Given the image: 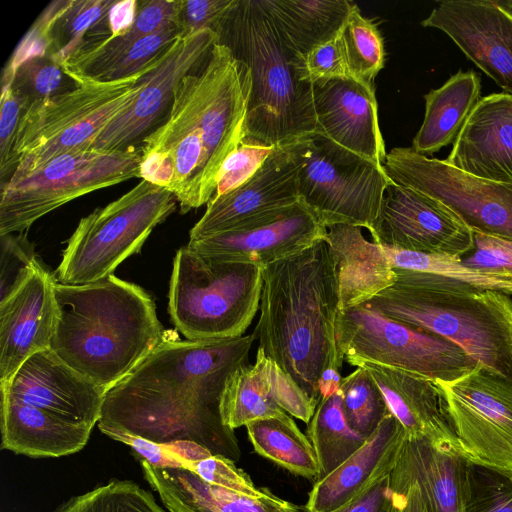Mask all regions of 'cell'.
<instances>
[{
    "mask_svg": "<svg viewBox=\"0 0 512 512\" xmlns=\"http://www.w3.org/2000/svg\"><path fill=\"white\" fill-rule=\"evenodd\" d=\"M307 432L319 465L318 480L348 459L367 439L348 424L341 390L319 400Z\"/></svg>",
    "mask_w": 512,
    "mask_h": 512,
    "instance_id": "35",
    "label": "cell"
},
{
    "mask_svg": "<svg viewBox=\"0 0 512 512\" xmlns=\"http://www.w3.org/2000/svg\"><path fill=\"white\" fill-rule=\"evenodd\" d=\"M315 133L379 165L386 160L373 83L342 76L313 83Z\"/></svg>",
    "mask_w": 512,
    "mask_h": 512,
    "instance_id": "21",
    "label": "cell"
},
{
    "mask_svg": "<svg viewBox=\"0 0 512 512\" xmlns=\"http://www.w3.org/2000/svg\"><path fill=\"white\" fill-rule=\"evenodd\" d=\"M55 297L50 349L106 391L167 338L152 297L114 274L87 284L56 280Z\"/></svg>",
    "mask_w": 512,
    "mask_h": 512,
    "instance_id": "4",
    "label": "cell"
},
{
    "mask_svg": "<svg viewBox=\"0 0 512 512\" xmlns=\"http://www.w3.org/2000/svg\"><path fill=\"white\" fill-rule=\"evenodd\" d=\"M178 201L166 188L141 180L127 193L83 217L63 250L57 281L87 284L113 274L138 253Z\"/></svg>",
    "mask_w": 512,
    "mask_h": 512,
    "instance_id": "9",
    "label": "cell"
},
{
    "mask_svg": "<svg viewBox=\"0 0 512 512\" xmlns=\"http://www.w3.org/2000/svg\"><path fill=\"white\" fill-rule=\"evenodd\" d=\"M219 43L250 69L245 139L284 146L315 133L313 84L305 80L303 56L286 45L259 0H238Z\"/></svg>",
    "mask_w": 512,
    "mask_h": 512,
    "instance_id": "6",
    "label": "cell"
},
{
    "mask_svg": "<svg viewBox=\"0 0 512 512\" xmlns=\"http://www.w3.org/2000/svg\"><path fill=\"white\" fill-rule=\"evenodd\" d=\"M157 59L143 71L115 81L66 73L77 82L75 88L25 109L16 135V169L11 178L25 176L59 155L90 149L101 131L134 101L142 76Z\"/></svg>",
    "mask_w": 512,
    "mask_h": 512,
    "instance_id": "7",
    "label": "cell"
},
{
    "mask_svg": "<svg viewBox=\"0 0 512 512\" xmlns=\"http://www.w3.org/2000/svg\"><path fill=\"white\" fill-rule=\"evenodd\" d=\"M57 512H165L154 496L130 480L113 479L75 496Z\"/></svg>",
    "mask_w": 512,
    "mask_h": 512,
    "instance_id": "38",
    "label": "cell"
},
{
    "mask_svg": "<svg viewBox=\"0 0 512 512\" xmlns=\"http://www.w3.org/2000/svg\"><path fill=\"white\" fill-rule=\"evenodd\" d=\"M180 36L181 30L172 21L133 43L92 79L115 81L131 77L147 68Z\"/></svg>",
    "mask_w": 512,
    "mask_h": 512,
    "instance_id": "42",
    "label": "cell"
},
{
    "mask_svg": "<svg viewBox=\"0 0 512 512\" xmlns=\"http://www.w3.org/2000/svg\"><path fill=\"white\" fill-rule=\"evenodd\" d=\"M381 247L461 258L474 247L473 231L445 204L392 183L369 230Z\"/></svg>",
    "mask_w": 512,
    "mask_h": 512,
    "instance_id": "16",
    "label": "cell"
},
{
    "mask_svg": "<svg viewBox=\"0 0 512 512\" xmlns=\"http://www.w3.org/2000/svg\"><path fill=\"white\" fill-rule=\"evenodd\" d=\"M114 0H57L51 18L46 56L63 64L84 47L110 37L109 12Z\"/></svg>",
    "mask_w": 512,
    "mask_h": 512,
    "instance_id": "32",
    "label": "cell"
},
{
    "mask_svg": "<svg viewBox=\"0 0 512 512\" xmlns=\"http://www.w3.org/2000/svg\"><path fill=\"white\" fill-rule=\"evenodd\" d=\"M297 166L298 194L327 227L372 228L393 183L384 165L313 133L287 145Z\"/></svg>",
    "mask_w": 512,
    "mask_h": 512,
    "instance_id": "10",
    "label": "cell"
},
{
    "mask_svg": "<svg viewBox=\"0 0 512 512\" xmlns=\"http://www.w3.org/2000/svg\"><path fill=\"white\" fill-rule=\"evenodd\" d=\"M298 166L287 145L277 146L259 170L238 188L213 196L189 232L190 240L248 226L297 203Z\"/></svg>",
    "mask_w": 512,
    "mask_h": 512,
    "instance_id": "19",
    "label": "cell"
},
{
    "mask_svg": "<svg viewBox=\"0 0 512 512\" xmlns=\"http://www.w3.org/2000/svg\"><path fill=\"white\" fill-rule=\"evenodd\" d=\"M254 334L190 341L166 338L129 375L106 391L99 430L157 444L193 441L213 455L240 458L234 430L219 405L228 376L249 364Z\"/></svg>",
    "mask_w": 512,
    "mask_h": 512,
    "instance_id": "1",
    "label": "cell"
},
{
    "mask_svg": "<svg viewBox=\"0 0 512 512\" xmlns=\"http://www.w3.org/2000/svg\"><path fill=\"white\" fill-rule=\"evenodd\" d=\"M260 316L253 334L313 401L318 380L330 367L341 370L336 341L340 308L334 260L325 239L289 258L262 267Z\"/></svg>",
    "mask_w": 512,
    "mask_h": 512,
    "instance_id": "3",
    "label": "cell"
},
{
    "mask_svg": "<svg viewBox=\"0 0 512 512\" xmlns=\"http://www.w3.org/2000/svg\"><path fill=\"white\" fill-rule=\"evenodd\" d=\"M219 39L211 29L176 39L142 76L134 101L101 131L90 149L125 150L142 141L165 118L180 81L204 64Z\"/></svg>",
    "mask_w": 512,
    "mask_h": 512,
    "instance_id": "15",
    "label": "cell"
},
{
    "mask_svg": "<svg viewBox=\"0 0 512 512\" xmlns=\"http://www.w3.org/2000/svg\"><path fill=\"white\" fill-rule=\"evenodd\" d=\"M141 149L68 152L0 188V235L25 232L62 205L96 190L140 177Z\"/></svg>",
    "mask_w": 512,
    "mask_h": 512,
    "instance_id": "11",
    "label": "cell"
},
{
    "mask_svg": "<svg viewBox=\"0 0 512 512\" xmlns=\"http://www.w3.org/2000/svg\"><path fill=\"white\" fill-rule=\"evenodd\" d=\"M0 393L1 449L31 458H55L75 454L88 443L92 427Z\"/></svg>",
    "mask_w": 512,
    "mask_h": 512,
    "instance_id": "27",
    "label": "cell"
},
{
    "mask_svg": "<svg viewBox=\"0 0 512 512\" xmlns=\"http://www.w3.org/2000/svg\"><path fill=\"white\" fill-rule=\"evenodd\" d=\"M302 68L308 83L350 76L339 36L322 43L302 57Z\"/></svg>",
    "mask_w": 512,
    "mask_h": 512,
    "instance_id": "50",
    "label": "cell"
},
{
    "mask_svg": "<svg viewBox=\"0 0 512 512\" xmlns=\"http://www.w3.org/2000/svg\"><path fill=\"white\" fill-rule=\"evenodd\" d=\"M238 0H178L174 21L182 36L204 29L217 34L237 5Z\"/></svg>",
    "mask_w": 512,
    "mask_h": 512,
    "instance_id": "45",
    "label": "cell"
},
{
    "mask_svg": "<svg viewBox=\"0 0 512 512\" xmlns=\"http://www.w3.org/2000/svg\"><path fill=\"white\" fill-rule=\"evenodd\" d=\"M54 276L41 264L0 303V383H7L30 356L50 349L58 306Z\"/></svg>",
    "mask_w": 512,
    "mask_h": 512,
    "instance_id": "23",
    "label": "cell"
},
{
    "mask_svg": "<svg viewBox=\"0 0 512 512\" xmlns=\"http://www.w3.org/2000/svg\"><path fill=\"white\" fill-rule=\"evenodd\" d=\"M358 366L371 374L389 412L402 425L408 439H428L435 444L458 447L440 382L369 361L360 362Z\"/></svg>",
    "mask_w": 512,
    "mask_h": 512,
    "instance_id": "25",
    "label": "cell"
},
{
    "mask_svg": "<svg viewBox=\"0 0 512 512\" xmlns=\"http://www.w3.org/2000/svg\"><path fill=\"white\" fill-rule=\"evenodd\" d=\"M390 482L393 491L391 512H435L424 488L402 455L390 473Z\"/></svg>",
    "mask_w": 512,
    "mask_h": 512,
    "instance_id": "49",
    "label": "cell"
},
{
    "mask_svg": "<svg viewBox=\"0 0 512 512\" xmlns=\"http://www.w3.org/2000/svg\"><path fill=\"white\" fill-rule=\"evenodd\" d=\"M327 227L301 200L260 220L198 240H189L196 253L221 262L265 267L294 256L325 239Z\"/></svg>",
    "mask_w": 512,
    "mask_h": 512,
    "instance_id": "17",
    "label": "cell"
},
{
    "mask_svg": "<svg viewBox=\"0 0 512 512\" xmlns=\"http://www.w3.org/2000/svg\"><path fill=\"white\" fill-rule=\"evenodd\" d=\"M276 147L244 139L224 161L218 174L214 196L229 193L249 180Z\"/></svg>",
    "mask_w": 512,
    "mask_h": 512,
    "instance_id": "44",
    "label": "cell"
},
{
    "mask_svg": "<svg viewBox=\"0 0 512 512\" xmlns=\"http://www.w3.org/2000/svg\"><path fill=\"white\" fill-rule=\"evenodd\" d=\"M0 178L1 184L15 172L14 145L21 117L28 104L11 85L1 87Z\"/></svg>",
    "mask_w": 512,
    "mask_h": 512,
    "instance_id": "47",
    "label": "cell"
},
{
    "mask_svg": "<svg viewBox=\"0 0 512 512\" xmlns=\"http://www.w3.org/2000/svg\"><path fill=\"white\" fill-rule=\"evenodd\" d=\"M176 10L177 0L138 1L135 20L125 33L84 47L63 64L64 71L94 78L133 43L174 21Z\"/></svg>",
    "mask_w": 512,
    "mask_h": 512,
    "instance_id": "33",
    "label": "cell"
},
{
    "mask_svg": "<svg viewBox=\"0 0 512 512\" xmlns=\"http://www.w3.org/2000/svg\"><path fill=\"white\" fill-rule=\"evenodd\" d=\"M481 82L474 71H458L424 96L425 114L411 148L424 156L454 143L480 100Z\"/></svg>",
    "mask_w": 512,
    "mask_h": 512,
    "instance_id": "29",
    "label": "cell"
},
{
    "mask_svg": "<svg viewBox=\"0 0 512 512\" xmlns=\"http://www.w3.org/2000/svg\"><path fill=\"white\" fill-rule=\"evenodd\" d=\"M392 268L434 273L469 285L512 295V281L463 265L460 258L382 247Z\"/></svg>",
    "mask_w": 512,
    "mask_h": 512,
    "instance_id": "39",
    "label": "cell"
},
{
    "mask_svg": "<svg viewBox=\"0 0 512 512\" xmlns=\"http://www.w3.org/2000/svg\"><path fill=\"white\" fill-rule=\"evenodd\" d=\"M474 247L460 258L463 265L512 281V242L473 232Z\"/></svg>",
    "mask_w": 512,
    "mask_h": 512,
    "instance_id": "48",
    "label": "cell"
},
{
    "mask_svg": "<svg viewBox=\"0 0 512 512\" xmlns=\"http://www.w3.org/2000/svg\"><path fill=\"white\" fill-rule=\"evenodd\" d=\"M286 45L304 56L339 36L354 3L347 0H259Z\"/></svg>",
    "mask_w": 512,
    "mask_h": 512,
    "instance_id": "30",
    "label": "cell"
},
{
    "mask_svg": "<svg viewBox=\"0 0 512 512\" xmlns=\"http://www.w3.org/2000/svg\"><path fill=\"white\" fill-rule=\"evenodd\" d=\"M262 286L257 265L215 261L181 247L169 286L171 320L190 341L241 337L260 307Z\"/></svg>",
    "mask_w": 512,
    "mask_h": 512,
    "instance_id": "8",
    "label": "cell"
},
{
    "mask_svg": "<svg viewBox=\"0 0 512 512\" xmlns=\"http://www.w3.org/2000/svg\"><path fill=\"white\" fill-rule=\"evenodd\" d=\"M342 405L350 427L369 437L389 414L384 396L371 374L358 366L341 381Z\"/></svg>",
    "mask_w": 512,
    "mask_h": 512,
    "instance_id": "37",
    "label": "cell"
},
{
    "mask_svg": "<svg viewBox=\"0 0 512 512\" xmlns=\"http://www.w3.org/2000/svg\"><path fill=\"white\" fill-rule=\"evenodd\" d=\"M341 370L330 367L324 370L318 380V391L321 398H327L340 391L341 387Z\"/></svg>",
    "mask_w": 512,
    "mask_h": 512,
    "instance_id": "55",
    "label": "cell"
},
{
    "mask_svg": "<svg viewBox=\"0 0 512 512\" xmlns=\"http://www.w3.org/2000/svg\"><path fill=\"white\" fill-rule=\"evenodd\" d=\"M251 88L249 67L217 43L142 140L140 178L171 191L182 214L214 196L224 161L246 137Z\"/></svg>",
    "mask_w": 512,
    "mask_h": 512,
    "instance_id": "2",
    "label": "cell"
},
{
    "mask_svg": "<svg viewBox=\"0 0 512 512\" xmlns=\"http://www.w3.org/2000/svg\"><path fill=\"white\" fill-rule=\"evenodd\" d=\"M137 0L115 1L110 9L108 20L111 36L125 33L133 24L137 13Z\"/></svg>",
    "mask_w": 512,
    "mask_h": 512,
    "instance_id": "53",
    "label": "cell"
},
{
    "mask_svg": "<svg viewBox=\"0 0 512 512\" xmlns=\"http://www.w3.org/2000/svg\"><path fill=\"white\" fill-rule=\"evenodd\" d=\"M408 436L387 414L364 444L325 477L317 480L305 505L307 512H330L355 498L398 463Z\"/></svg>",
    "mask_w": 512,
    "mask_h": 512,
    "instance_id": "26",
    "label": "cell"
},
{
    "mask_svg": "<svg viewBox=\"0 0 512 512\" xmlns=\"http://www.w3.org/2000/svg\"><path fill=\"white\" fill-rule=\"evenodd\" d=\"M77 86L62 66L48 56H36L24 61L15 71L12 89L29 105L67 92ZM27 106V107H28Z\"/></svg>",
    "mask_w": 512,
    "mask_h": 512,
    "instance_id": "41",
    "label": "cell"
},
{
    "mask_svg": "<svg viewBox=\"0 0 512 512\" xmlns=\"http://www.w3.org/2000/svg\"><path fill=\"white\" fill-rule=\"evenodd\" d=\"M392 498L389 473L373 482L343 506L330 512H391Z\"/></svg>",
    "mask_w": 512,
    "mask_h": 512,
    "instance_id": "51",
    "label": "cell"
},
{
    "mask_svg": "<svg viewBox=\"0 0 512 512\" xmlns=\"http://www.w3.org/2000/svg\"><path fill=\"white\" fill-rule=\"evenodd\" d=\"M435 512H464L467 459L457 446L408 439L402 453Z\"/></svg>",
    "mask_w": 512,
    "mask_h": 512,
    "instance_id": "31",
    "label": "cell"
},
{
    "mask_svg": "<svg viewBox=\"0 0 512 512\" xmlns=\"http://www.w3.org/2000/svg\"><path fill=\"white\" fill-rule=\"evenodd\" d=\"M163 446L183 463V468L213 455L208 449L193 441H176Z\"/></svg>",
    "mask_w": 512,
    "mask_h": 512,
    "instance_id": "54",
    "label": "cell"
},
{
    "mask_svg": "<svg viewBox=\"0 0 512 512\" xmlns=\"http://www.w3.org/2000/svg\"><path fill=\"white\" fill-rule=\"evenodd\" d=\"M111 439L129 445L147 463L158 468H183L178 460L163 445L129 434H118Z\"/></svg>",
    "mask_w": 512,
    "mask_h": 512,
    "instance_id": "52",
    "label": "cell"
},
{
    "mask_svg": "<svg viewBox=\"0 0 512 512\" xmlns=\"http://www.w3.org/2000/svg\"><path fill=\"white\" fill-rule=\"evenodd\" d=\"M464 512H512V475L467 460Z\"/></svg>",
    "mask_w": 512,
    "mask_h": 512,
    "instance_id": "40",
    "label": "cell"
},
{
    "mask_svg": "<svg viewBox=\"0 0 512 512\" xmlns=\"http://www.w3.org/2000/svg\"><path fill=\"white\" fill-rule=\"evenodd\" d=\"M186 469L193 471L207 483L225 487L246 496L261 498L272 493L268 489L255 486L249 475L236 466L235 461L222 455H212L190 464Z\"/></svg>",
    "mask_w": 512,
    "mask_h": 512,
    "instance_id": "46",
    "label": "cell"
},
{
    "mask_svg": "<svg viewBox=\"0 0 512 512\" xmlns=\"http://www.w3.org/2000/svg\"><path fill=\"white\" fill-rule=\"evenodd\" d=\"M317 404L258 347L254 364L243 365L228 376L219 410L223 423L234 430L286 413L308 424Z\"/></svg>",
    "mask_w": 512,
    "mask_h": 512,
    "instance_id": "22",
    "label": "cell"
},
{
    "mask_svg": "<svg viewBox=\"0 0 512 512\" xmlns=\"http://www.w3.org/2000/svg\"><path fill=\"white\" fill-rule=\"evenodd\" d=\"M440 384L464 457L512 475V380L478 364Z\"/></svg>",
    "mask_w": 512,
    "mask_h": 512,
    "instance_id": "14",
    "label": "cell"
},
{
    "mask_svg": "<svg viewBox=\"0 0 512 512\" xmlns=\"http://www.w3.org/2000/svg\"><path fill=\"white\" fill-rule=\"evenodd\" d=\"M143 475L169 512H299L273 493L254 498L210 484L186 468H158L140 460Z\"/></svg>",
    "mask_w": 512,
    "mask_h": 512,
    "instance_id": "28",
    "label": "cell"
},
{
    "mask_svg": "<svg viewBox=\"0 0 512 512\" xmlns=\"http://www.w3.org/2000/svg\"><path fill=\"white\" fill-rule=\"evenodd\" d=\"M349 75L373 83L385 62L384 41L377 25L354 4L339 34Z\"/></svg>",
    "mask_w": 512,
    "mask_h": 512,
    "instance_id": "36",
    "label": "cell"
},
{
    "mask_svg": "<svg viewBox=\"0 0 512 512\" xmlns=\"http://www.w3.org/2000/svg\"><path fill=\"white\" fill-rule=\"evenodd\" d=\"M384 168L394 183L445 204L473 232L512 242V184L474 177L411 147L391 149Z\"/></svg>",
    "mask_w": 512,
    "mask_h": 512,
    "instance_id": "13",
    "label": "cell"
},
{
    "mask_svg": "<svg viewBox=\"0 0 512 512\" xmlns=\"http://www.w3.org/2000/svg\"><path fill=\"white\" fill-rule=\"evenodd\" d=\"M0 303L14 294L33 274L40 262L26 234L0 235Z\"/></svg>",
    "mask_w": 512,
    "mask_h": 512,
    "instance_id": "43",
    "label": "cell"
},
{
    "mask_svg": "<svg viewBox=\"0 0 512 512\" xmlns=\"http://www.w3.org/2000/svg\"><path fill=\"white\" fill-rule=\"evenodd\" d=\"M444 161L474 177L512 184V95L480 98Z\"/></svg>",
    "mask_w": 512,
    "mask_h": 512,
    "instance_id": "24",
    "label": "cell"
},
{
    "mask_svg": "<svg viewBox=\"0 0 512 512\" xmlns=\"http://www.w3.org/2000/svg\"><path fill=\"white\" fill-rule=\"evenodd\" d=\"M493 2L499 7L512 13V0H494Z\"/></svg>",
    "mask_w": 512,
    "mask_h": 512,
    "instance_id": "56",
    "label": "cell"
},
{
    "mask_svg": "<svg viewBox=\"0 0 512 512\" xmlns=\"http://www.w3.org/2000/svg\"><path fill=\"white\" fill-rule=\"evenodd\" d=\"M421 25L447 34L469 60L512 95V13L488 0H446Z\"/></svg>",
    "mask_w": 512,
    "mask_h": 512,
    "instance_id": "18",
    "label": "cell"
},
{
    "mask_svg": "<svg viewBox=\"0 0 512 512\" xmlns=\"http://www.w3.org/2000/svg\"><path fill=\"white\" fill-rule=\"evenodd\" d=\"M336 341L351 366L369 361L438 382L457 380L478 365L456 343L387 318L366 304L340 311Z\"/></svg>",
    "mask_w": 512,
    "mask_h": 512,
    "instance_id": "12",
    "label": "cell"
},
{
    "mask_svg": "<svg viewBox=\"0 0 512 512\" xmlns=\"http://www.w3.org/2000/svg\"><path fill=\"white\" fill-rule=\"evenodd\" d=\"M255 452L289 472L312 481L319 478L315 450L289 414L255 420L246 425Z\"/></svg>",
    "mask_w": 512,
    "mask_h": 512,
    "instance_id": "34",
    "label": "cell"
},
{
    "mask_svg": "<svg viewBox=\"0 0 512 512\" xmlns=\"http://www.w3.org/2000/svg\"><path fill=\"white\" fill-rule=\"evenodd\" d=\"M0 390L68 422L94 427L106 390L70 367L51 349L30 356Z\"/></svg>",
    "mask_w": 512,
    "mask_h": 512,
    "instance_id": "20",
    "label": "cell"
},
{
    "mask_svg": "<svg viewBox=\"0 0 512 512\" xmlns=\"http://www.w3.org/2000/svg\"><path fill=\"white\" fill-rule=\"evenodd\" d=\"M393 270L394 284L363 304L456 343L478 364L512 380L509 295L434 273Z\"/></svg>",
    "mask_w": 512,
    "mask_h": 512,
    "instance_id": "5",
    "label": "cell"
}]
</instances>
